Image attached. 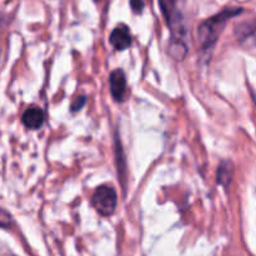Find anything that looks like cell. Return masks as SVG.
I'll return each mask as SVG.
<instances>
[{"label": "cell", "instance_id": "9", "mask_svg": "<svg viewBox=\"0 0 256 256\" xmlns=\"http://www.w3.org/2000/svg\"><path fill=\"white\" fill-rule=\"evenodd\" d=\"M130 8L134 14L140 15L145 9V0H130Z\"/></svg>", "mask_w": 256, "mask_h": 256}, {"label": "cell", "instance_id": "10", "mask_svg": "<svg viewBox=\"0 0 256 256\" xmlns=\"http://www.w3.org/2000/svg\"><path fill=\"white\" fill-rule=\"evenodd\" d=\"M86 102V96H79L74 100L72 104V112H79Z\"/></svg>", "mask_w": 256, "mask_h": 256}, {"label": "cell", "instance_id": "4", "mask_svg": "<svg viewBox=\"0 0 256 256\" xmlns=\"http://www.w3.org/2000/svg\"><path fill=\"white\" fill-rule=\"evenodd\" d=\"M110 44L114 46L118 52H122L125 49H129L132 44V36L130 32L129 26L124 24H120L112 29V34L109 36Z\"/></svg>", "mask_w": 256, "mask_h": 256}, {"label": "cell", "instance_id": "3", "mask_svg": "<svg viewBox=\"0 0 256 256\" xmlns=\"http://www.w3.org/2000/svg\"><path fill=\"white\" fill-rule=\"evenodd\" d=\"M92 206L102 216H110L116 209V192L112 186L102 185L94 192L92 198Z\"/></svg>", "mask_w": 256, "mask_h": 256}, {"label": "cell", "instance_id": "11", "mask_svg": "<svg viewBox=\"0 0 256 256\" xmlns=\"http://www.w3.org/2000/svg\"><path fill=\"white\" fill-rule=\"evenodd\" d=\"M4 25H5V15L4 12H0V30H2Z\"/></svg>", "mask_w": 256, "mask_h": 256}, {"label": "cell", "instance_id": "6", "mask_svg": "<svg viewBox=\"0 0 256 256\" xmlns=\"http://www.w3.org/2000/svg\"><path fill=\"white\" fill-rule=\"evenodd\" d=\"M22 122L25 128L30 130H36L44 124V112L39 108L32 106L22 112Z\"/></svg>", "mask_w": 256, "mask_h": 256}, {"label": "cell", "instance_id": "2", "mask_svg": "<svg viewBox=\"0 0 256 256\" xmlns=\"http://www.w3.org/2000/svg\"><path fill=\"white\" fill-rule=\"evenodd\" d=\"M185 0H159L160 9L165 18L168 26L170 28L172 32V40H180L184 42L182 36H185L184 26V14H182V4Z\"/></svg>", "mask_w": 256, "mask_h": 256}, {"label": "cell", "instance_id": "7", "mask_svg": "<svg viewBox=\"0 0 256 256\" xmlns=\"http://www.w3.org/2000/svg\"><path fill=\"white\" fill-rule=\"evenodd\" d=\"M232 174H234V165L230 162L225 160V162H222V164L218 168L216 172V180L220 185H222L224 188H228L232 182Z\"/></svg>", "mask_w": 256, "mask_h": 256}, {"label": "cell", "instance_id": "5", "mask_svg": "<svg viewBox=\"0 0 256 256\" xmlns=\"http://www.w3.org/2000/svg\"><path fill=\"white\" fill-rule=\"evenodd\" d=\"M110 92L115 102H124L126 94V78L122 69H116L110 74Z\"/></svg>", "mask_w": 256, "mask_h": 256}, {"label": "cell", "instance_id": "12", "mask_svg": "<svg viewBox=\"0 0 256 256\" xmlns=\"http://www.w3.org/2000/svg\"><path fill=\"white\" fill-rule=\"evenodd\" d=\"M94 2H99V0H94Z\"/></svg>", "mask_w": 256, "mask_h": 256}, {"label": "cell", "instance_id": "8", "mask_svg": "<svg viewBox=\"0 0 256 256\" xmlns=\"http://www.w3.org/2000/svg\"><path fill=\"white\" fill-rule=\"evenodd\" d=\"M115 144L118 145L116 149V164H118V172H119L120 182L122 184V180H124V172H125V160H124V154H122V145H120L119 139L115 138Z\"/></svg>", "mask_w": 256, "mask_h": 256}, {"label": "cell", "instance_id": "1", "mask_svg": "<svg viewBox=\"0 0 256 256\" xmlns=\"http://www.w3.org/2000/svg\"><path fill=\"white\" fill-rule=\"evenodd\" d=\"M244 12V8H225L218 14L204 20L198 28V42L202 50H210L219 39L228 22Z\"/></svg>", "mask_w": 256, "mask_h": 256}]
</instances>
